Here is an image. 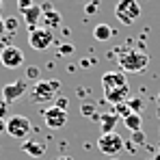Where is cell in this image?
<instances>
[{
  "instance_id": "obj_1",
  "label": "cell",
  "mask_w": 160,
  "mask_h": 160,
  "mask_svg": "<svg viewBox=\"0 0 160 160\" xmlns=\"http://www.w3.org/2000/svg\"><path fill=\"white\" fill-rule=\"evenodd\" d=\"M61 89V80L50 78V80H37L30 87V100L35 104H48L56 100V93Z\"/></svg>"
},
{
  "instance_id": "obj_2",
  "label": "cell",
  "mask_w": 160,
  "mask_h": 160,
  "mask_svg": "<svg viewBox=\"0 0 160 160\" xmlns=\"http://www.w3.org/2000/svg\"><path fill=\"white\" fill-rule=\"evenodd\" d=\"M149 65V56L143 50H126L119 56V67L128 74H141Z\"/></svg>"
},
{
  "instance_id": "obj_3",
  "label": "cell",
  "mask_w": 160,
  "mask_h": 160,
  "mask_svg": "<svg viewBox=\"0 0 160 160\" xmlns=\"http://www.w3.org/2000/svg\"><path fill=\"white\" fill-rule=\"evenodd\" d=\"M115 18L123 26H132L141 18V2L138 0H117L115 4Z\"/></svg>"
},
{
  "instance_id": "obj_4",
  "label": "cell",
  "mask_w": 160,
  "mask_h": 160,
  "mask_svg": "<svg viewBox=\"0 0 160 160\" xmlns=\"http://www.w3.org/2000/svg\"><path fill=\"white\" fill-rule=\"evenodd\" d=\"M54 43V32L50 28L37 26V28H28V46L37 52H43L48 50Z\"/></svg>"
},
{
  "instance_id": "obj_5",
  "label": "cell",
  "mask_w": 160,
  "mask_h": 160,
  "mask_svg": "<svg viewBox=\"0 0 160 160\" xmlns=\"http://www.w3.org/2000/svg\"><path fill=\"white\" fill-rule=\"evenodd\" d=\"M32 130L30 126V119L24 115H13V117H7V134L11 138H18V141H24L28 138V134Z\"/></svg>"
},
{
  "instance_id": "obj_6",
  "label": "cell",
  "mask_w": 160,
  "mask_h": 160,
  "mask_svg": "<svg viewBox=\"0 0 160 160\" xmlns=\"http://www.w3.org/2000/svg\"><path fill=\"white\" fill-rule=\"evenodd\" d=\"M123 138L119 136L117 132H108V134H100V138H98V149L102 152V154H106L108 158H115L121 149H123Z\"/></svg>"
},
{
  "instance_id": "obj_7",
  "label": "cell",
  "mask_w": 160,
  "mask_h": 160,
  "mask_svg": "<svg viewBox=\"0 0 160 160\" xmlns=\"http://www.w3.org/2000/svg\"><path fill=\"white\" fill-rule=\"evenodd\" d=\"M0 63L7 69H18L24 63V52L18 46H4L0 48Z\"/></svg>"
},
{
  "instance_id": "obj_8",
  "label": "cell",
  "mask_w": 160,
  "mask_h": 160,
  "mask_svg": "<svg viewBox=\"0 0 160 160\" xmlns=\"http://www.w3.org/2000/svg\"><path fill=\"white\" fill-rule=\"evenodd\" d=\"M67 110H63V108L58 106H50L48 110H43V123L50 128V130H61V128H65L67 126Z\"/></svg>"
},
{
  "instance_id": "obj_9",
  "label": "cell",
  "mask_w": 160,
  "mask_h": 160,
  "mask_svg": "<svg viewBox=\"0 0 160 160\" xmlns=\"http://www.w3.org/2000/svg\"><path fill=\"white\" fill-rule=\"evenodd\" d=\"M26 91H28V84H26V80H24V78L13 80V82H7V84L2 87V100H4L7 104L18 102Z\"/></svg>"
},
{
  "instance_id": "obj_10",
  "label": "cell",
  "mask_w": 160,
  "mask_h": 160,
  "mask_svg": "<svg viewBox=\"0 0 160 160\" xmlns=\"http://www.w3.org/2000/svg\"><path fill=\"white\" fill-rule=\"evenodd\" d=\"M121 87H128V80H126L123 72L112 69V72H106L102 76V89H104V93L106 91H115V89H121Z\"/></svg>"
},
{
  "instance_id": "obj_11",
  "label": "cell",
  "mask_w": 160,
  "mask_h": 160,
  "mask_svg": "<svg viewBox=\"0 0 160 160\" xmlns=\"http://www.w3.org/2000/svg\"><path fill=\"white\" fill-rule=\"evenodd\" d=\"M41 18H43V7L41 4H32L30 9H26L22 13V20H24V24L28 28H37L39 22H41Z\"/></svg>"
},
{
  "instance_id": "obj_12",
  "label": "cell",
  "mask_w": 160,
  "mask_h": 160,
  "mask_svg": "<svg viewBox=\"0 0 160 160\" xmlns=\"http://www.w3.org/2000/svg\"><path fill=\"white\" fill-rule=\"evenodd\" d=\"M41 7H43V18H41L43 28H50V30H54V28L61 26V13H58L56 9H52L50 4H41Z\"/></svg>"
},
{
  "instance_id": "obj_13",
  "label": "cell",
  "mask_w": 160,
  "mask_h": 160,
  "mask_svg": "<svg viewBox=\"0 0 160 160\" xmlns=\"http://www.w3.org/2000/svg\"><path fill=\"white\" fill-rule=\"evenodd\" d=\"M22 152L32 156V158H41L46 154V143L43 141H37V138H28L22 143Z\"/></svg>"
},
{
  "instance_id": "obj_14",
  "label": "cell",
  "mask_w": 160,
  "mask_h": 160,
  "mask_svg": "<svg viewBox=\"0 0 160 160\" xmlns=\"http://www.w3.org/2000/svg\"><path fill=\"white\" fill-rule=\"evenodd\" d=\"M117 121H119V117L115 115V112H104V115H100V130L102 134H108V132H115V128H117Z\"/></svg>"
},
{
  "instance_id": "obj_15",
  "label": "cell",
  "mask_w": 160,
  "mask_h": 160,
  "mask_svg": "<svg viewBox=\"0 0 160 160\" xmlns=\"http://www.w3.org/2000/svg\"><path fill=\"white\" fill-rule=\"evenodd\" d=\"M123 121V126L130 130V132H136V130H141L143 128V117L138 115V112H130L126 119H121Z\"/></svg>"
},
{
  "instance_id": "obj_16",
  "label": "cell",
  "mask_w": 160,
  "mask_h": 160,
  "mask_svg": "<svg viewBox=\"0 0 160 160\" xmlns=\"http://www.w3.org/2000/svg\"><path fill=\"white\" fill-rule=\"evenodd\" d=\"M112 35H115V30L108 26V24H98V26L93 28V37H95L98 41H108Z\"/></svg>"
},
{
  "instance_id": "obj_17",
  "label": "cell",
  "mask_w": 160,
  "mask_h": 160,
  "mask_svg": "<svg viewBox=\"0 0 160 160\" xmlns=\"http://www.w3.org/2000/svg\"><path fill=\"white\" fill-rule=\"evenodd\" d=\"M80 112H82L84 117H89L91 121H100L98 104H95V102H82V104H80Z\"/></svg>"
},
{
  "instance_id": "obj_18",
  "label": "cell",
  "mask_w": 160,
  "mask_h": 160,
  "mask_svg": "<svg viewBox=\"0 0 160 160\" xmlns=\"http://www.w3.org/2000/svg\"><path fill=\"white\" fill-rule=\"evenodd\" d=\"M126 104H128V108H130L132 112H138V115H141V110H143V106H145V102H143L141 98H128Z\"/></svg>"
},
{
  "instance_id": "obj_19",
  "label": "cell",
  "mask_w": 160,
  "mask_h": 160,
  "mask_svg": "<svg viewBox=\"0 0 160 160\" xmlns=\"http://www.w3.org/2000/svg\"><path fill=\"white\" fill-rule=\"evenodd\" d=\"M112 112H115L119 119H126V117H128L132 110H130V108H128V104L123 102V104H115V110H112Z\"/></svg>"
},
{
  "instance_id": "obj_20",
  "label": "cell",
  "mask_w": 160,
  "mask_h": 160,
  "mask_svg": "<svg viewBox=\"0 0 160 160\" xmlns=\"http://www.w3.org/2000/svg\"><path fill=\"white\" fill-rule=\"evenodd\" d=\"M20 26V22L15 20V18H9V20H4V30H7V35H13L15 30Z\"/></svg>"
},
{
  "instance_id": "obj_21",
  "label": "cell",
  "mask_w": 160,
  "mask_h": 160,
  "mask_svg": "<svg viewBox=\"0 0 160 160\" xmlns=\"http://www.w3.org/2000/svg\"><path fill=\"white\" fill-rule=\"evenodd\" d=\"M143 143H145V134H143V130L132 132V145H143Z\"/></svg>"
},
{
  "instance_id": "obj_22",
  "label": "cell",
  "mask_w": 160,
  "mask_h": 160,
  "mask_svg": "<svg viewBox=\"0 0 160 160\" xmlns=\"http://www.w3.org/2000/svg\"><path fill=\"white\" fill-rule=\"evenodd\" d=\"M54 106H58V108H63V110H67V106H69V100H67L65 95H58V98L54 100Z\"/></svg>"
},
{
  "instance_id": "obj_23",
  "label": "cell",
  "mask_w": 160,
  "mask_h": 160,
  "mask_svg": "<svg viewBox=\"0 0 160 160\" xmlns=\"http://www.w3.org/2000/svg\"><path fill=\"white\" fill-rule=\"evenodd\" d=\"M32 4H35V0H18V11H20V13H24L26 9L32 7Z\"/></svg>"
},
{
  "instance_id": "obj_24",
  "label": "cell",
  "mask_w": 160,
  "mask_h": 160,
  "mask_svg": "<svg viewBox=\"0 0 160 160\" xmlns=\"http://www.w3.org/2000/svg\"><path fill=\"white\" fill-rule=\"evenodd\" d=\"M98 9H100V0H91V2L87 4V9H84V11H87V15H93Z\"/></svg>"
},
{
  "instance_id": "obj_25",
  "label": "cell",
  "mask_w": 160,
  "mask_h": 160,
  "mask_svg": "<svg viewBox=\"0 0 160 160\" xmlns=\"http://www.w3.org/2000/svg\"><path fill=\"white\" fill-rule=\"evenodd\" d=\"M9 117V104L2 100V95H0V119H7Z\"/></svg>"
},
{
  "instance_id": "obj_26",
  "label": "cell",
  "mask_w": 160,
  "mask_h": 160,
  "mask_svg": "<svg viewBox=\"0 0 160 160\" xmlns=\"http://www.w3.org/2000/svg\"><path fill=\"white\" fill-rule=\"evenodd\" d=\"M26 76H28V78H37V76H39V69H37V67H28Z\"/></svg>"
},
{
  "instance_id": "obj_27",
  "label": "cell",
  "mask_w": 160,
  "mask_h": 160,
  "mask_svg": "<svg viewBox=\"0 0 160 160\" xmlns=\"http://www.w3.org/2000/svg\"><path fill=\"white\" fill-rule=\"evenodd\" d=\"M72 52H74V46H69V43L61 46V54H72Z\"/></svg>"
},
{
  "instance_id": "obj_28",
  "label": "cell",
  "mask_w": 160,
  "mask_h": 160,
  "mask_svg": "<svg viewBox=\"0 0 160 160\" xmlns=\"http://www.w3.org/2000/svg\"><path fill=\"white\" fill-rule=\"evenodd\" d=\"M7 132V119H0V134Z\"/></svg>"
},
{
  "instance_id": "obj_29",
  "label": "cell",
  "mask_w": 160,
  "mask_h": 160,
  "mask_svg": "<svg viewBox=\"0 0 160 160\" xmlns=\"http://www.w3.org/2000/svg\"><path fill=\"white\" fill-rule=\"evenodd\" d=\"M0 35H7V30H4V18L0 15Z\"/></svg>"
},
{
  "instance_id": "obj_30",
  "label": "cell",
  "mask_w": 160,
  "mask_h": 160,
  "mask_svg": "<svg viewBox=\"0 0 160 160\" xmlns=\"http://www.w3.org/2000/svg\"><path fill=\"white\" fill-rule=\"evenodd\" d=\"M154 160H160V154H156V156H154Z\"/></svg>"
},
{
  "instance_id": "obj_31",
  "label": "cell",
  "mask_w": 160,
  "mask_h": 160,
  "mask_svg": "<svg viewBox=\"0 0 160 160\" xmlns=\"http://www.w3.org/2000/svg\"><path fill=\"white\" fill-rule=\"evenodd\" d=\"M156 102H158V106H160V93H158V98H156Z\"/></svg>"
},
{
  "instance_id": "obj_32",
  "label": "cell",
  "mask_w": 160,
  "mask_h": 160,
  "mask_svg": "<svg viewBox=\"0 0 160 160\" xmlns=\"http://www.w3.org/2000/svg\"><path fill=\"white\" fill-rule=\"evenodd\" d=\"M2 7H4V2H2V0H0V11H2Z\"/></svg>"
},
{
  "instance_id": "obj_33",
  "label": "cell",
  "mask_w": 160,
  "mask_h": 160,
  "mask_svg": "<svg viewBox=\"0 0 160 160\" xmlns=\"http://www.w3.org/2000/svg\"><path fill=\"white\" fill-rule=\"evenodd\" d=\"M58 160H72V158H58Z\"/></svg>"
},
{
  "instance_id": "obj_34",
  "label": "cell",
  "mask_w": 160,
  "mask_h": 160,
  "mask_svg": "<svg viewBox=\"0 0 160 160\" xmlns=\"http://www.w3.org/2000/svg\"><path fill=\"white\" fill-rule=\"evenodd\" d=\"M108 160H119V158H108Z\"/></svg>"
}]
</instances>
